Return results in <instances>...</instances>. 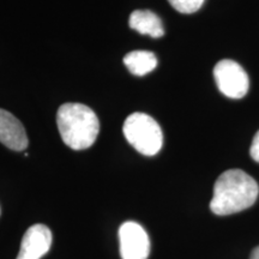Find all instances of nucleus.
<instances>
[{"mask_svg": "<svg viewBox=\"0 0 259 259\" xmlns=\"http://www.w3.org/2000/svg\"><path fill=\"white\" fill-rule=\"evenodd\" d=\"M122 131L128 143L145 156L156 155L163 144L160 125L144 113L137 112L130 115L124 122Z\"/></svg>", "mask_w": 259, "mask_h": 259, "instance_id": "7ed1b4c3", "label": "nucleus"}, {"mask_svg": "<svg viewBox=\"0 0 259 259\" xmlns=\"http://www.w3.org/2000/svg\"><path fill=\"white\" fill-rule=\"evenodd\" d=\"M250 259H259V246H258V247H255L253 251H252Z\"/></svg>", "mask_w": 259, "mask_h": 259, "instance_id": "f8f14e48", "label": "nucleus"}, {"mask_svg": "<svg viewBox=\"0 0 259 259\" xmlns=\"http://www.w3.org/2000/svg\"><path fill=\"white\" fill-rule=\"evenodd\" d=\"M213 77L220 92L229 99H242L250 88L247 73L234 60L219 61L213 69Z\"/></svg>", "mask_w": 259, "mask_h": 259, "instance_id": "20e7f679", "label": "nucleus"}, {"mask_svg": "<svg viewBox=\"0 0 259 259\" xmlns=\"http://www.w3.org/2000/svg\"><path fill=\"white\" fill-rule=\"evenodd\" d=\"M57 124L61 139L73 150H84L95 143L100 131L95 112L82 103H65L58 109Z\"/></svg>", "mask_w": 259, "mask_h": 259, "instance_id": "f03ea898", "label": "nucleus"}, {"mask_svg": "<svg viewBox=\"0 0 259 259\" xmlns=\"http://www.w3.org/2000/svg\"><path fill=\"white\" fill-rule=\"evenodd\" d=\"M52 233L47 226L34 225L25 232L22 239L17 259H40L50 251Z\"/></svg>", "mask_w": 259, "mask_h": 259, "instance_id": "423d86ee", "label": "nucleus"}, {"mask_svg": "<svg viewBox=\"0 0 259 259\" xmlns=\"http://www.w3.org/2000/svg\"><path fill=\"white\" fill-rule=\"evenodd\" d=\"M250 154L255 162H259V131L255 134L253 141H252Z\"/></svg>", "mask_w": 259, "mask_h": 259, "instance_id": "9b49d317", "label": "nucleus"}, {"mask_svg": "<svg viewBox=\"0 0 259 259\" xmlns=\"http://www.w3.org/2000/svg\"><path fill=\"white\" fill-rule=\"evenodd\" d=\"M124 64L127 70L136 76H144L157 66V58L148 51L130 52L124 58Z\"/></svg>", "mask_w": 259, "mask_h": 259, "instance_id": "1a4fd4ad", "label": "nucleus"}, {"mask_svg": "<svg viewBox=\"0 0 259 259\" xmlns=\"http://www.w3.org/2000/svg\"><path fill=\"white\" fill-rule=\"evenodd\" d=\"M0 143L15 151L28 148V137L24 126L11 113L0 108Z\"/></svg>", "mask_w": 259, "mask_h": 259, "instance_id": "0eeeda50", "label": "nucleus"}, {"mask_svg": "<svg viewBox=\"0 0 259 259\" xmlns=\"http://www.w3.org/2000/svg\"><path fill=\"white\" fill-rule=\"evenodd\" d=\"M259 194L257 181L241 169L222 173L213 186L210 209L215 215L227 216L251 208Z\"/></svg>", "mask_w": 259, "mask_h": 259, "instance_id": "f257e3e1", "label": "nucleus"}, {"mask_svg": "<svg viewBox=\"0 0 259 259\" xmlns=\"http://www.w3.org/2000/svg\"><path fill=\"white\" fill-rule=\"evenodd\" d=\"M130 28L139 34L158 38L163 36L164 30L161 18L150 10H136L130 16Z\"/></svg>", "mask_w": 259, "mask_h": 259, "instance_id": "6e6552de", "label": "nucleus"}, {"mask_svg": "<svg viewBox=\"0 0 259 259\" xmlns=\"http://www.w3.org/2000/svg\"><path fill=\"white\" fill-rule=\"evenodd\" d=\"M168 2L178 12L185 15L194 14L204 4V0H168Z\"/></svg>", "mask_w": 259, "mask_h": 259, "instance_id": "9d476101", "label": "nucleus"}, {"mask_svg": "<svg viewBox=\"0 0 259 259\" xmlns=\"http://www.w3.org/2000/svg\"><path fill=\"white\" fill-rule=\"evenodd\" d=\"M120 254L122 259H147L150 253V240L138 223L128 221L119 229Z\"/></svg>", "mask_w": 259, "mask_h": 259, "instance_id": "39448f33", "label": "nucleus"}]
</instances>
